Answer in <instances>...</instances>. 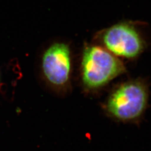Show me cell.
Wrapping results in <instances>:
<instances>
[{"label":"cell","mask_w":151,"mask_h":151,"mask_svg":"<svg viewBox=\"0 0 151 151\" xmlns=\"http://www.w3.org/2000/svg\"><path fill=\"white\" fill-rule=\"evenodd\" d=\"M125 71L123 62L108 50L98 46L85 49L82 61V77L87 87L96 88L103 86Z\"/></svg>","instance_id":"6da1fadb"},{"label":"cell","mask_w":151,"mask_h":151,"mask_svg":"<svg viewBox=\"0 0 151 151\" xmlns=\"http://www.w3.org/2000/svg\"><path fill=\"white\" fill-rule=\"evenodd\" d=\"M148 99L147 86L135 80L119 86L110 95L106 104L109 113L122 121H135L146 110Z\"/></svg>","instance_id":"7a4b0ae2"},{"label":"cell","mask_w":151,"mask_h":151,"mask_svg":"<svg viewBox=\"0 0 151 151\" xmlns=\"http://www.w3.org/2000/svg\"><path fill=\"white\" fill-rule=\"evenodd\" d=\"M108 50L116 57L136 58L144 51L146 42L133 22H124L109 28L103 35Z\"/></svg>","instance_id":"3957f363"},{"label":"cell","mask_w":151,"mask_h":151,"mask_svg":"<svg viewBox=\"0 0 151 151\" xmlns=\"http://www.w3.org/2000/svg\"><path fill=\"white\" fill-rule=\"evenodd\" d=\"M70 49L65 44H54L44 53L42 68L51 84L57 86L65 85L70 78Z\"/></svg>","instance_id":"277c9868"}]
</instances>
